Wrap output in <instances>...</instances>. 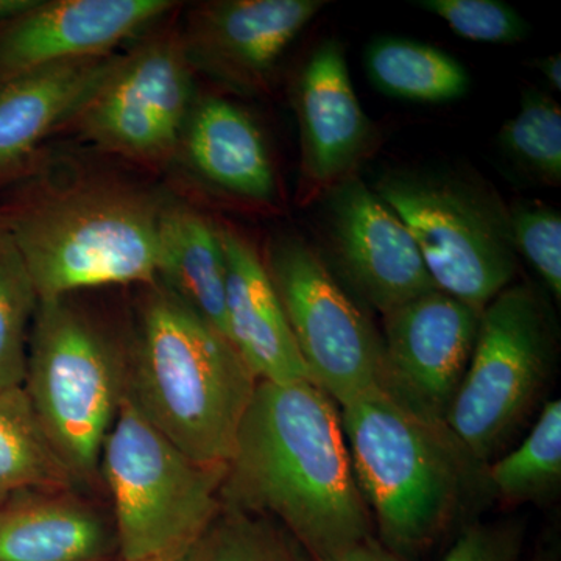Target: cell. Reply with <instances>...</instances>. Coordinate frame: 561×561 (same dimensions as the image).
Here are the masks:
<instances>
[{
	"label": "cell",
	"instance_id": "obj_1",
	"mask_svg": "<svg viewBox=\"0 0 561 561\" xmlns=\"http://www.w3.org/2000/svg\"><path fill=\"white\" fill-rule=\"evenodd\" d=\"M221 507L267 516L313 561L376 537L339 405L309 381L260 382L220 490Z\"/></svg>",
	"mask_w": 561,
	"mask_h": 561
},
{
	"label": "cell",
	"instance_id": "obj_2",
	"mask_svg": "<svg viewBox=\"0 0 561 561\" xmlns=\"http://www.w3.org/2000/svg\"><path fill=\"white\" fill-rule=\"evenodd\" d=\"M257 383L224 334L160 280L147 286L125 398L151 426L194 460L227 463Z\"/></svg>",
	"mask_w": 561,
	"mask_h": 561
},
{
	"label": "cell",
	"instance_id": "obj_3",
	"mask_svg": "<svg viewBox=\"0 0 561 561\" xmlns=\"http://www.w3.org/2000/svg\"><path fill=\"white\" fill-rule=\"evenodd\" d=\"M339 413L376 538L398 556L419 560L463 513L481 461L446 424L413 415L378 387Z\"/></svg>",
	"mask_w": 561,
	"mask_h": 561
},
{
	"label": "cell",
	"instance_id": "obj_4",
	"mask_svg": "<svg viewBox=\"0 0 561 561\" xmlns=\"http://www.w3.org/2000/svg\"><path fill=\"white\" fill-rule=\"evenodd\" d=\"M161 203L105 181L38 195L0 213L38 300L158 279Z\"/></svg>",
	"mask_w": 561,
	"mask_h": 561
},
{
	"label": "cell",
	"instance_id": "obj_5",
	"mask_svg": "<svg viewBox=\"0 0 561 561\" xmlns=\"http://www.w3.org/2000/svg\"><path fill=\"white\" fill-rule=\"evenodd\" d=\"M127 382V353L69 297L38 302L22 387L77 483L101 474Z\"/></svg>",
	"mask_w": 561,
	"mask_h": 561
},
{
	"label": "cell",
	"instance_id": "obj_6",
	"mask_svg": "<svg viewBox=\"0 0 561 561\" xmlns=\"http://www.w3.org/2000/svg\"><path fill=\"white\" fill-rule=\"evenodd\" d=\"M101 474L121 561H144L205 537L221 512L227 463L192 459L124 398L103 443Z\"/></svg>",
	"mask_w": 561,
	"mask_h": 561
},
{
	"label": "cell",
	"instance_id": "obj_7",
	"mask_svg": "<svg viewBox=\"0 0 561 561\" xmlns=\"http://www.w3.org/2000/svg\"><path fill=\"white\" fill-rule=\"evenodd\" d=\"M376 194L411 231L438 290L482 312L518 268L508 210L467 181L390 173Z\"/></svg>",
	"mask_w": 561,
	"mask_h": 561
},
{
	"label": "cell",
	"instance_id": "obj_8",
	"mask_svg": "<svg viewBox=\"0 0 561 561\" xmlns=\"http://www.w3.org/2000/svg\"><path fill=\"white\" fill-rule=\"evenodd\" d=\"M556 350L551 319L527 284L502 290L485 306L467 375L446 426L485 463L537 404L551 376Z\"/></svg>",
	"mask_w": 561,
	"mask_h": 561
},
{
	"label": "cell",
	"instance_id": "obj_9",
	"mask_svg": "<svg viewBox=\"0 0 561 561\" xmlns=\"http://www.w3.org/2000/svg\"><path fill=\"white\" fill-rule=\"evenodd\" d=\"M264 264L309 381L339 408L376 387L381 370V334L316 250L297 238L278 239L268 249Z\"/></svg>",
	"mask_w": 561,
	"mask_h": 561
},
{
	"label": "cell",
	"instance_id": "obj_10",
	"mask_svg": "<svg viewBox=\"0 0 561 561\" xmlns=\"http://www.w3.org/2000/svg\"><path fill=\"white\" fill-rule=\"evenodd\" d=\"M194 102L192 68L180 36H157L122 55L73 125L99 149L165 164L176 157Z\"/></svg>",
	"mask_w": 561,
	"mask_h": 561
},
{
	"label": "cell",
	"instance_id": "obj_11",
	"mask_svg": "<svg viewBox=\"0 0 561 561\" xmlns=\"http://www.w3.org/2000/svg\"><path fill=\"white\" fill-rule=\"evenodd\" d=\"M382 317L376 387L413 415L446 424L467 375L481 312L434 290Z\"/></svg>",
	"mask_w": 561,
	"mask_h": 561
},
{
	"label": "cell",
	"instance_id": "obj_12",
	"mask_svg": "<svg viewBox=\"0 0 561 561\" xmlns=\"http://www.w3.org/2000/svg\"><path fill=\"white\" fill-rule=\"evenodd\" d=\"M328 221L343 275L382 316L438 290L411 231L356 176H346L332 186Z\"/></svg>",
	"mask_w": 561,
	"mask_h": 561
},
{
	"label": "cell",
	"instance_id": "obj_13",
	"mask_svg": "<svg viewBox=\"0 0 561 561\" xmlns=\"http://www.w3.org/2000/svg\"><path fill=\"white\" fill-rule=\"evenodd\" d=\"M175 7L169 0H36L0 24V80L55 62L113 54Z\"/></svg>",
	"mask_w": 561,
	"mask_h": 561
},
{
	"label": "cell",
	"instance_id": "obj_14",
	"mask_svg": "<svg viewBox=\"0 0 561 561\" xmlns=\"http://www.w3.org/2000/svg\"><path fill=\"white\" fill-rule=\"evenodd\" d=\"M321 0H219L191 13L181 47L191 68L239 90L268 79L291 41L316 18Z\"/></svg>",
	"mask_w": 561,
	"mask_h": 561
},
{
	"label": "cell",
	"instance_id": "obj_15",
	"mask_svg": "<svg viewBox=\"0 0 561 561\" xmlns=\"http://www.w3.org/2000/svg\"><path fill=\"white\" fill-rule=\"evenodd\" d=\"M121 60L113 51L0 80V183L27 171L41 144L73 124Z\"/></svg>",
	"mask_w": 561,
	"mask_h": 561
},
{
	"label": "cell",
	"instance_id": "obj_16",
	"mask_svg": "<svg viewBox=\"0 0 561 561\" xmlns=\"http://www.w3.org/2000/svg\"><path fill=\"white\" fill-rule=\"evenodd\" d=\"M302 172L317 186L350 176L371 146L373 125L351 83L345 50L324 41L306 62L295 91Z\"/></svg>",
	"mask_w": 561,
	"mask_h": 561
},
{
	"label": "cell",
	"instance_id": "obj_17",
	"mask_svg": "<svg viewBox=\"0 0 561 561\" xmlns=\"http://www.w3.org/2000/svg\"><path fill=\"white\" fill-rule=\"evenodd\" d=\"M220 238L227 260L225 320L228 341L257 381H309L264 260L239 232L220 228Z\"/></svg>",
	"mask_w": 561,
	"mask_h": 561
},
{
	"label": "cell",
	"instance_id": "obj_18",
	"mask_svg": "<svg viewBox=\"0 0 561 561\" xmlns=\"http://www.w3.org/2000/svg\"><path fill=\"white\" fill-rule=\"evenodd\" d=\"M176 157L203 183L225 194L251 202L275 195V173L260 128L225 99H195Z\"/></svg>",
	"mask_w": 561,
	"mask_h": 561
},
{
	"label": "cell",
	"instance_id": "obj_19",
	"mask_svg": "<svg viewBox=\"0 0 561 561\" xmlns=\"http://www.w3.org/2000/svg\"><path fill=\"white\" fill-rule=\"evenodd\" d=\"M0 502V561H103L117 551L113 522L69 491Z\"/></svg>",
	"mask_w": 561,
	"mask_h": 561
},
{
	"label": "cell",
	"instance_id": "obj_20",
	"mask_svg": "<svg viewBox=\"0 0 561 561\" xmlns=\"http://www.w3.org/2000/svg\"><path fill=\"white\" fill-rule=\"evenodd\" d=\"M158 280L227 337V260L220 228L181 203H161Z\"/></svg>",
	"mask_w": 561,
	"mask_h": 561
},
{
	"label": "cell",
	"instance_id": "obj_21",
	"mask_svg": "<svg viewBox=\"0 0 561 561\" xmlns=\"http://www.w3.org/2000/svg\"><path fill=\"white\" fill-rule=\"evenodd\" d=\"M76 485L24 387L0 390V502L22 491H69Z\"/></svg>",
	"mask_w": 561,
	"mask_h": 561
},
{
	"label": "cell",
	"instance_id": "obj_22",
	"mask_svg": "<svg viewBox=\"0 0 561 561\" xmlns=\"http://www.w3.org/2000/svg\"><path fill=\"white\" fill-rule=\"evenodd\" d=\"M365 69L376 90L401 101L451 102L463 98L471 83L457 58L413 39L375 41L365 54Z\"/></svg>",
	"mask_w": 561,
	"mask_h": 561
},
{
	"label": "cell",
	"instance_id": "obj_23",
	"mask_svg": "<svg viewBox=\"0 0 561 561\" xmlns=\"http://www.w3.org/2000/svg\"><path fill=\"white\" fill-rule=\"evenodd\" d=\"M561 481V401L546 402L527 437L490 465L491 490L507 502L534 501L552 493Z\"/></svg>",
	"mask_w": 561,
	"mask_h": 561
},
{
	"label": "cell",
	"instance_id": "obj_24",
	"mask_svg": "<svg viewBox=\"0 0 561 561\" xmlns=\"http://www.w3.org/2000/svg\"><path fill=\"white\" fill-rule=\"evenodd\" d=\"M38 295L16 243L0 217V390L21 387Z\"/></svg>",
	"mask_w": 561,
	"mask_h": 561
},
{
	"label": "cell",
	"instance_id": "obj_25",
	"mask_svg": "<svg viewBox=\"0 0 561 561\" xmlns=\"http://www.w3.org/2000/svg\"><path fill=\"white\" fill-rule=\"evenodd\" d=\"M500 142L524 171L542 183H560L561 110L549 95L524 91L518 114L502 125Z\"/></svg>",
	"mask_w": 561,
	"mask_h": 561
},
{
	"label": "cell",
	"instance_id": "obj_26",
	"mask_svg": "<svg viewBox=\"0 0 561 561\" xmlns=\"http://www.w3.org/2000/svg\"><path fill=\"white\" fill-rule=\"evenodd\" d=\"M203 561H313L300 542L267 516L221 507L205 535Z\"/></svg>",
	"mask_w": 561,
	"mask_h": 561
},
{
	"label": "cell",
	"instance_id": "obj_27",
	"mask_svg": "<svg viewBox=\"0 0 561 561\" xmlns=\"http://www.w3.org/2000/svg\"><path fill=\"white\" fill-rule=\"evenodd\" d=\"M416 7L442 18L456 35L476 43H522L530 33L522 14L500 0H420Z\"/></svg>",
	"mask_w": 561,
	"mask_h": 561
},
{
	"label": "cell",
	"instance_id": "obj_28",
	"mask_svg": "<svg viewBox=\"0 0 561 561\" xmlns=\"http://www.w3.org/2000/svg\"><path fill=\"white\" fill-rule=\"evenodd\" d=\"M516 253L523 254L552 295L561 297V216L542 203L527 202L508 210Z\"/></svg>",
	"mask_w": 561,
	"mask_h": 561
},
{
	"label": "cell",
	"instance_id": "obj_29",
	"mask_svg": "<svg viewBox=\"0 0 561 561\" xmlns=\"http://www.w3.org/2000/svg\"><path fill=\"white\" fill-rule=\"evenodd\" d=\"M524 529L516 522L474 523L442 561H522Z\"/></svg>",
	"mask_w": 561,
	"mask_h": 561
},
{
	"label": "cell",
	"instance_id": "obj_30",
	"mask_svg": "<svg viewBox=\"0 0 561 561\" xmlns=\"http://www.w3.org/2000/svg\"><path fill=\"white\" fill-rule=\"evenodd\" d=\"M321 561H411L404 557L398 556L390 549H387L376 537L367 538V540L351 546L345 551L335 553L330 559Z\"/></svg>",
	"mask_w": 561,
	"mask_h": 561
},
{
	"label": "cell",
	"instance_id": "obj_31",
	"mask_svg": "<svg viewBox=\"0 0 561 561\" xmlns=\"http://www.w3.org/2000/svg\"><path fill=\"white\" fill-rule=\"evenodd\" d=\"M537 69L552 84L553 90L561 91V58L560 55H549L537 61Z\"/></svg>",
	"mask_w": 561,
	"mask_h": 561
},
{
	"label": "cell",
	"instance_id": "obj_32",
	"mask_svg": "<svg viewBox=\"0 0 561 561\" xmlns=\"http://www.w3.org/2000/svg\"><path fill=\"white\" fill-rule=\"evenodd\" d=\"M203 559H205V537L202 540L195 541L194 545L181 549V551L144 561H203Z\"/></svg>",
	"mask_w": 561,
	"mask_h": 561
},
{
	"label": "cell",
	"instance_id": "obj_33",
	"mask_svg": "<svg viewBox=\"0 0 561 561\" xmlns=\"http://www.w3.org/2000/svg\"><path fill=\"white\" fill-rule=\"evenodd\" d=\"M36 0H0V24L20 16L35 5Z\"/></svg>",
	"mask_w": 561,
	"mask_h": 561
}]
</instances>
